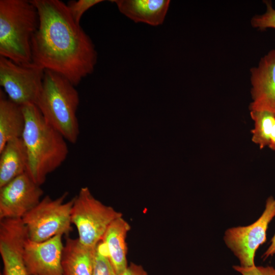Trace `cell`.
Returning a JSON list of instances; mask_svg holds the SVG:
<instances>
[{"instance_id": "18", "label": "cell", "mask_w": 275, "mask_h": 275, "mask_svg": "<svg viewBox=\"0 0 275 275\" xmlns=\"http://www.w3.org/2000/svg\"><path fill=\"white\" fill-rule=\"evenodd\" d=\"M23 244L17 241L8 242L1 246L3 275H29L23 260Z\"/></svg>"}, {"instance_id": "1", "label": "cell", "mask_w": 275, "mask_h": 275, "mask_svg": "<svg viewBox=\"0 0 275 275\" xmlns=\"http://www.w3.org/2000/svg\"><path fill=\"white\" fill-rule=\"evenodd\" d=\"M39 24L31 42L33 63L56 72L76 86L91 74L97 53L91 39L60 0H31Z\"/></svg>"}, {"instance_id": "22", "label": "cell", "mask_w": 275, "mask_h": 275, "mask_svg": "<svg viewBox=\"0 0 275 275\" xmlns=\"http://www.w3.org/2000/svg\"><path fill=\"white\" fill-rule=\"evenodd\" d=\"M233 268L241 275H275V267L256 266L242 267L234 265Z\"/></svg>"}, {"instance_id": "23", "label": "cell", "mask_w": 275, "mask_h": 275, "mask_svg": "<svg viewBox=\"0 0 275 275\" xmlns=\"http://www.w3.org/2000/svg\"><path fill=\"white\" fill-rule=\"evenodd\" d=\"M121 275H148V273L142 265L131 263Z\"/></svg>"}, {"instance_id": "10", "label": "cell", "mask_w": 275, "mask_h": 275, "mask_svg": "<svg viewBox=\"0 0 275 275\" xmlns=\"http://www.w3.org/2000/svg\"><path fill=\"white\" fill-rule=\"evenodd\" d=\"M62 236L56 235L40 242L26 239L22 257L29 275H63Z\"/></svg>"}, {"instance_id": "21", "label": "cell", "mask_w": 275, "mask_h": 275, "mask_svg": "<svg viewBox=\"0 0 275 275\" xmlns=\"http://www.w3.org/2000/svg\"><path fill=\"white\" fill-rule=\"evenodd\" d=\"M102 0L70 1L66 4L68 11L73 20L78 24L84 14L90 8L103 2Z\"/></svg>"}, {"instance_id": "3", "label": "cell", "mask_w": 275, "mask_h": 275, "mask_svg": "<svg viewBox=\"0 0 275 275\" xmlns=\"http://www.w3.org/2000/svg\"><path fill=\"white\" fill-rule=\"evenodd\" d=\"M75 87L63 76L45 70L36 104L45 120L72 144L79 134L76 113L80 100Z\"/></svg>"}, {"instance_id": "7", "label": "cell", "mask_w": 275, "mask_h": 275, "mask_svg": "<svg viewBox=\"0 0 275 275\" xmlns=\"http://www.w3.org/2000/svg\"><path fill=\"white\" fill-rule=\"evenodd\" d=\"M45 70L34 63L21 65L0 56V85L15 103L20 106L36 105Z\"/></svg>"}, {"instance_id": "11", "label": "cell", "mask_w": 275, "mask_h": 275, "mask_svg": "<svg viewBox=\"0 0 275 275\" xmlns=\"http://www.w3.org/2000/svg\"><path fill=\"white\" fill-rule=\"evenodd\" d=\"M252 102L251 111H266L275 114V49L261 58L257 67L250 69Z\"/></svg>"}, {"instance_id": "8", "label": "cell", "mask_w": 275, "mask_h": 275, "mask_svg": "<svg viewBox=\"0 0 275 275\" xmlns=\"http://www.w3.org/2000/svg\"><path fill=\"white\" fill-rule=\"evenodd\" d=\"M274 216L275 199L270 196L266 200L265 209L257 221L248 226L232 227L225 231V243L238 258L240 266L255 265L256 252L266 241L267 230Z\"/></svg>"}, {"instance_id": "9", "label": "cell", "mask_w": 275, "mask_h": 275, "mask_svg": "<svg viewBox=\"0 0 275 275\" xmlns=\"http://www.w3.org/2000/svg\"><path fill=\"white\" fill-rule=\"evenodd\" d=\"M40 186L25 172L0 187V220L22 219L41 200Z\"/></svg>"}, {"instance_id": "2", "label": "cell", "mask_w": 275, "mask_h": 275, "mask_svg": "<svg viewBox=\"0 0 275 275\" xmlns=\"http://www.w3.org/2000/svg\"><path fill=\"white\" fill-rule=\"evenodd\" d=\"M22 108L25 127L21 139L28 156L26 172L41 185L47 175L64 162L69 149L66 140L45 120L35 104Z\"/></svg>"}, {"instance_id": "16", "label": "cell", "mask_w": 275, "mask_h": 275, "mask_svg": "<svg viewBox=\"0 0 275 275\" xmlns=\"http://www.w3.org/2000/svg\"><path fill=\"white\" fill-rule=\"evenodd\" d=\"M25 127L22 106L10 100L0 90V151L9 141L21 138Z\"/></svg>"}, {"instance_id": "19", "label": "cell", "mask_w": 275, "mask_h": 275, "mask_svg": "<svg viewBox=\"0 0 275 275\" xmlns=\"http://www.w3.org/2000/svg\"><path fill=\"white\" fill-rule=\"evenodd\" d=\"M93 275H119L109 261L102 240L95 248Z\"/></svg>"}, {"instance_id": "5", "label": "cell", "mask_w": 275, "mask_h": 275, "mask_svg": "<svg viewBox=\"0 0 275 275\" xmlns=\"http://www.w3.org/2000/svg\"><path fill=\"white\" fill-rule=\"evenodd\" d=\"M73 199L71 219L78 239L83 245L95 249L109 225L122 214L96 199L87 187L81 188Z\"/></svg>"}, {"instance_id": "17", "label": "cell", "mask_w": 275, "mask_h": 275, "mask_svg": "<svg viewBox=\"0 0 275 275\" xmlns=\"http://www.w3.org/2000/svg\"><path fill=\"white\" fill-rule=\"evenodd\" d=\"M250 115L254 122L251 130L252 142L259 145L260 149L268 147L275 151V114L266 111H251Z\"/></svg>"}, {"instance_id": "20", "label": "cell", "mask_w": 275, "mask_h": 275, "mask_svg": "<svg viewBox=\"0 0 275 275\" xmlns=\"http://www.w3.org/2000/svg\"><path fill=\"white\" fill-rule=\"evenodd\" d=\"M266 6V12L261 15H256L251 19V23L253 28L259 30H264L268 28L275 29V9L269 1H265Z\"/></svg>"}, {"instance_id": "6", "label": "cell", "mask_w": 275, "mask_h": 275, "mask_svg": "<svg viewBox=\"0 0 275 275\" xmlns=\"http://www.w3.org/2000/svg\"><path fill=\"white\" fill-rule=\"evenodd\" d=\"M68 195L65 192L56 199L46 196L22 218L30 240L42 242L56 235H68L72 231L74 199L65 202Z\"/></svg>"}, {"instance_id": "4", "label": "cell", "mask_w": 275, "mask_h": 275, "mask_svg": "<svg viewBox=\"0 0 275 275\" xmlns=\"http://www.w3.org/2000/svg\"><path fill=\"white\" fill-rule=\"evenodd\" d=\"M39 24L31 1H0V56L15 63H33L31 42Z\"/></svg>"}, {"instance_id": "15", "label": "cell", "mask_w": 275, "mask_h": 275, "mask_svg": "<svg viewBox=\"0 0 275 275\" xmlns=\"http://www.w3.org/2000/svg\"><path fill=\"white\" fill-rule=\"evenodd\" d=\"M28 156L21 138L8 142L0 151V187L26 172Z\"/></svg>"}, {"instance_id": "24", "label": "cell", "mask_w": 275, "mask_h": 275, "mask_svg": "<svg viewBox=\"0 0 275 275\" xmlns=\"http://www.w3.org/2000/svg\"><path fill=\"white\" fill-rule=\"evenodd\" d=\"M275 255V233L270 240V244L266 251L264 253L262 257L263 260L270 256H273Z\"/></svg>"}, {"instance_id": "12", "label": "cell", "mask_w": 275, "mask_h": 275, "mask_svg": "<svg viewBox=\"0 0 275 275\" xmlns=\"http://www.w3.org/2000/svg\"><path fill=\"white\" fill-rule=\"evenodd\" d=\"M119 11L135 23L152 26L162 24L170 4L169 0H113Z\"/></svg>"}, {"instance_id": "13", "label": "cell", "mask_w": 275, "mask_h": 275, "mask_svg": "<svg viewBox=\"0 0 275 275\" xmlns=\"http://www.w3.org/2000/svg\"><path fill=\"white\" fill-rule=\"evenodd\" d=\"M130 226L122 216L112 222L102 239L109 261L119 275H121L128 266L125 241Z\"/></svg>"}, {"instance_id": "14", "label": "cell", "mask_w": 275, "mask_h": 275, "mask_svg": "<svg viewBox=\"0 0 275 275\" xmlns=\"http://www.w3.org/2000/svg\"><path fill=\"white\" fill-rule=\"evenodd\" d=\"M95 248L83 245L78 238H67L62 259L63 275H93Z\"/></svg>"}]
</instances>
